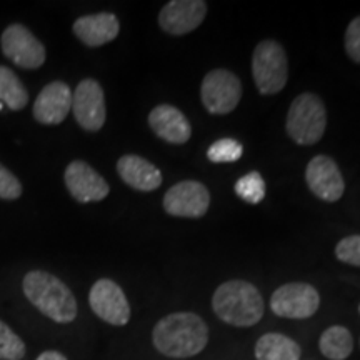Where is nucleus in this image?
Returning a JSON list of instances; mask_svg holds the SVG:
<instances>
[{"mask_svg":"<svg viewBox=\"0 0 360 360\" xmlns=\"http://www.w3.org/2000/svg\"><path fill=\"white\" fill-rule=\"evenodd\" d=\"M152 342L160 354L187 359L200 354L209 342V328L193 312H175L160 319L152 332Z\"/></svg>","mask_w":360,"mask_h":360,"instance_id":"1","label":"nucleus"},{"mask_svg":"<svg viewBox=\"0 0 360 360\" xmlns=\"http://www.w3.org/2000/svg\"><path fill=\"white\" fill-rule=\"evenodd\" d=\"M22 289L30 304L57 323H70L77 317V300L60 278L45 270H32L24 277Z\"/></svg>","mask_w":360,"mask_h":360,"instance_id":"2","label":"nucleus"},{"mask_svg":"<svg viewBox=\"0 0 360 360\" xmlns=\"http://www.w3.org/2000/svg\"><path fill=\"white\" fill-rule=\"evenodd\" d=\"M212 309L229 326L252 327L262 319L264 299L250 282L229 281L214 292Z\"/></svg>","mask_w":360,"mask_h":360,"instance_id":"3","label":"nucleus"},{"mask_svg":"<svg viewBox=\"0 0 360 360\" xmlns=\"http://www.w3.org/2000/svg\"><path fill=\"white\" fill-rule=\"evenodd\" d=\"M327 112L322 98L305 92L294 98L287 114V134L299 146H314L323 137Z\"/></svg>","mask_w":360,"mask_h":360,"instance_id":"4","label":"nucleus"},{"mask_svg":"<svg viewBox=\"0 0 360 360\" xmlns=\"http://www.w3.org/2000/svg\"><path fill=\"white\" fill-rule=\"evenodd\" d=\"M252 75L262 96H274L285 87L289 65L283 47L276 40H264L252 56Z\"/></svg>","mask_w":360,"mask_h":360,"instance_id":"5","label":"nucleus"},{"mask_svg":"<svg viewBox=\"0 0 360 360\" xmlns=\"http://www.w3.org/2000/svg\"><path fill=\"white\" fill-rule=\"evenodd\" d=\"M200 97L209 114H231L232 110H236L242 97L240 79L225 69L209 72L202 80Z\"/></svg>","mask_w":360,"mask_h":360,"instance_id":"6","label":"nucleus"},{"mask_svg":"<svg viewBox=\"0 0 360 360\" xmlns=\"http://www.w3.org/2000/svg\"><path fill=\"white\" fill-rule=\"evenodd\" d=\"M0 45L4 56L20 69H40L47 57L44 44L22 24L8 25L0 37Z\"/></svg>","mask_w":360,"mask_h":360,"instance_id":"7","label":"nucleus"},{"mask_svg":"<svg viewBox=\"0 0 360 360\" xmlns=\"http://www.w3.org/2000/svg\"><path fill=\"white\" fill-rule=\"evenodd\" d=\"M321 307V295L312 285L302 282L285 283L270 297V309L278 317L309 319Z\"/></svg>","mask_w":360,"mask_h":360,"instance_id":"8","label":"nucleus"},{"mask_svg":"<svg viewBox=\"0 0 360 360\" xmlns=\"http://www.w3.org/2000/svg\"><path fill=\"white\" fill-rule=\"evenodd\" d=\"M72 112L77 124L87 132H98L107 119L105 96L101 84L84 79L72 94Z\"/></svg>","mask_w":360,"mask_h":360,"instance_id":"9","label":"nucleus"},{"mask_svg":"<svg viewBox=\"0 0 360 360\" xmlns=\"http://www.w3.org/2000/svg\"><path fill=\"white\" fill-rule=\"evenodd\" d=\"M210 205V193L197 180H182L170 187L164 197V210L174 217H204Z\"/></svg>","mask_w":360,"mask_h":360,"instance_id":"10","label":"nucleus"},{"mask_svg":"<svg viewBox=\"0 0 360 360\" xmlns=\"http://www.w3.org/2000/svg\"><path fill=\"white\" fill-rule=\"evenodd\" d=\"M92 312L110 326H125L130 321V305L124 290L110 278H101L89 294Z\"/></svg>","mask_w":360,"mask_h":360,"instance_id":"11","label":"nucleus"},{"mask_svg":"<svg viewBox=\"0 0 360 360\" xmlns=\"http://www.w3.org/2000/svg\"><path fill=\"white\" fill-rule=\"evenodd\" d=\"M64 180L67 191L80 204L103 200L110 192L107 180L84 160L70 162L65 169Z\"/></svg>","mask_w":360,"mask_h":360,"instance_id":"12","label":"nucleus"},{"mask_svg":"<svg viewBox=\"0 0 360 360\" xmlns=\"http://www.w3.org/2000/svg\"><path fill=\"white\" fill-rule=\"evenodd\" d=\"M305 180L312 193L326 202H337L342 199L345 182L335 160L327 155H317L309 162L305 170Z\"/></svg>","mask_w":360,"mask_h":360,"instance_id":"13","label":"nucleus"},{"mask_svg":"<svg viewBox=\"0 0 360 360\" xmlns=\"http://www.w3.org/2000/svg\"><path fill=\"white\" fill-rule=\"evenodd\" d=\"M207 15L202 0H172L159 13V25L170 35H186L195 30Z\"/></svg>","mask_w":360,"mask_h":360,"instance_id":"14","label":"nucleus"},{"mask_svg":"<svg viewBox=\"0 0 360 360\" xmlns=\"http://www.w3.org/2000/svg\"><path fill=\"white\" fill-rule=\"evenodd\" d=\"M72 109V92L65 82L56 80L40 90L34 102V117L42 125H58Z\"/></svg>","mask_w":360,"mask_h":360,"instance_id":"15","label":"nucleus"},{"mask_svg":"<svg viewBox=\"0 0 360 360\" xmlns=\"http://www.w3.org/2000/svg\"><path fill=\"white\" fill-rule=\"evenodd\" d=\"M148 125L157 137L169 143H186L191 141L192 127L187 117L177 107L162 103L148 114Z\"/></svg>","mask_w":360,"mask_h":360,"instance_id":"16","label":"nucleus"},{"mask_svg":"<svg viewBox=\"0 0 360 360\" xmlns=\"http://www.w3.org/2000/svg\"><path fill=\"white\" fill-rule=\"evenodd\" d=\"M75 37L87 47H101L114 40L120 32L119 19L110 12L84 15L74 22Z\"/></svg>","mask_w":360,"mask_h":360,"instance_id":"17","label":"nucleus"},{"mask_svg":"<svg viewBox=\"0 0 360 360\" xmlns=\"http://www.w3.org/2000/svg\"><path fill=\"white\" fill-rule=\"evenodd\" d=\"M117 172L129 187L139 192H152L162 186V172L143 157L132 154L120 157Z\"/></svg>","mask_w":360,"mask_h":360,"instance_id":"18","label":"nucleus"},{"mask_svg":"<svg viewBox=\"0 0 360 360\" xmlns=\"http://www.w3.org/2000/svg\"><path fill=\"white\" fill-rule=\"evenodd\" d=\"M257 360H299L300 347L295 340L282 334H265L255 344Z\"/></svg>","mask_w":360,"mask_h":360,"instance_id":"19","label":"nucleus"},{"mask_svg":"<svg viewBox=\"0 0 360 360\" xmlns=\"http://www.w3.org/2000/svg\"><path fill=\"white\" fill-rule=\"evenodd\" d=\"M0 103L19 112L29 103V92L22 80L6 65H0Z\"/></svg>","mask_w":360,"mask_h":360,"instance_id":"20","label":"nucleus"},{"mask_svg":"<svg viewBox=\"0 0 360 360\" xmlns=\"http://www.w3.org/2000/svg\"><path fill=\"white\" fill-rule=\"evenodd\" d=\"M321 352L330 360H345L354 350L352 334L342 326L328 327L319 342Z\"/></svg>","mask_w":360,"mask_h":360,"instance_id":"21","label":"nucleus"},{"mask_svg":"<svg viewBox=\"0 0 360 360\" xmlns=\"http://www.w3.org/2000/svg\"><path fill=\"white\" fill-rule=\"evenodd\" d=\"M236 193L247 204L257 205L265 197V182L259 172H249L236 182Z\"/></svg>","mask_w":360,"mask_h":360,"instance_id":"22","label":"nucleus"},{"mask_svg":"<svg viewBox=\"0 0 360 360\" xmlns=\"http://www.w3.org/2000/svg\"><path fill=\"white\" fill-rule=\"evenodd\" d=\"M244 154V147L236 139H220L215 141L207 150V157L214 164H231L237 162Z\"/></svg>","mask_w":360,"mask_h":360,"instance_id":"23","label":"nucleus"},{"mask_svg":"<svg viewBox=\"0 0 360 360\" xmlns=\"http://www.w3.org/2000/svg\"><path fill=\"white\" fill-rule=\"evenodd\" d=\"M25 344L6 322L0 321V360H22Z\"/></svg>","mask_w":360,"mask_h":360,"instance_id":"24","label":"nucleus"},{"mask_svg":"<svg viewBox=\"0 0 360 360\" xmlns=\"http://www.w3.org/2000/svg\"><path fill=\"white\" fill-rule=\"evenodd\" d=\"M335 255L340 262L360 267V236L342 238L335 247Z\"/></svg>","mask_w":360,"mask_h":360,"instance_id":"25","label":"nucleus"},{"mask_svg":"<svg viewBox=\"0 0 360 360\" xmlns=\"http://www.w3.org/2000/svg\"><path fill=\"white\" fill-rule=\"evenodd\" d=\"M22 195L20 180L13 175L7 167L0 164V199L15 200Z\"/></svg>","mask_w":360,"mask_h":360,"instance_id":"26","label":"nucleus"},{"mask_svg":"<svg viewBox=\"0 0 360 360\" xmlns=\"http://www.w3.org/2000/svg\"><path fill=\"white\" fill-rule=\"evenodd\" d=\"M345 52L350 60L360 64V17H355L345 30Z\"/></svg>","mask_w":360,"mask_h":360,"instance_id":"27","label":"nucleus"},{"mask_svg":"<svg viewBox=\"0 0 360 360\" xmlns=\"http://www.w3.org/2000/svg\"><path fill=\"white\" fill-rule=\"evenodd\" d=\"M37 360H67L64 354L57 352V350H47V352L40 354Z\"/></svg>","mask_w":360,"mask_h":360,"instance_id":"28","label":"nucleus"},{"mask_svg":"<svg viewBox=\"0 0 360 360\" xmlns=\"http://www.w3.org/2000/svg\"><path fill=\"white\" fill-rule=\"evenodd\" d=\"M2 109H4V103H0V112H2Z\"/></svg>","mask_w":360,"mask_h":360,"instance_id":"29","label":"nucleus"},{"mask_svg":"<svg viewBox=\"0 0 360 360\" xmlns=\"http://www.w3.org/2000/svg\"><path fill=\"white\" fill-rule=\"evenodd\" d=\"M359 310H360V307H359Z\"/></svg>","mask_w":360,"mask_h":360,"instance_id":"30","label":"nucleus"}]
</instances>
